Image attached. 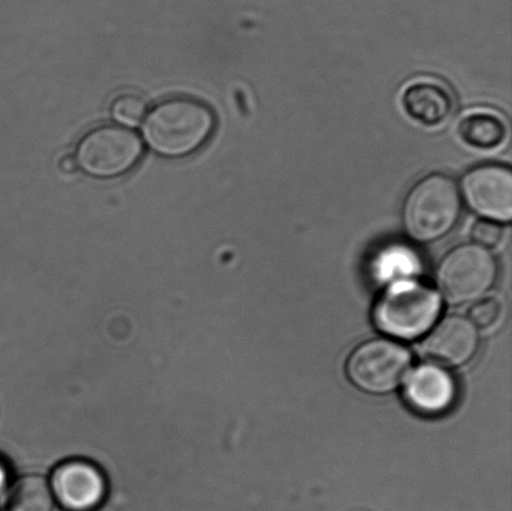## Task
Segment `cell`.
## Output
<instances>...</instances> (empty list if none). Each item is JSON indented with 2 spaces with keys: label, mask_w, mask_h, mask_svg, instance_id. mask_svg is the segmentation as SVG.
I'll return each mask as SVG.
<instances>
[{
  "label": "cell",
  "mask_w": 512,
  "mask_h": 511,
  "mask_svg": "<svg viewBox=\"0 0 512 511\" xmlns=\"http://www.w3.org/2000/svg\"><path fill=\"white\" fill-rule=\"evenodd\" d=\"M213 110L198 100L173 98L155 105L143 120V138L153 152L187 157L202 148L215 129Z\"/></svg>",
  "instance_id": "cell-1"
},
{
  "label": "cell",
  "mask_w": 512,
  "mask_h": 511,
  "mask_svg": "<svg viewBox=\"0 0 512 511\" xmlns=\"http://www.w3.org/2000/svg\"><path fill=\"white\" fill-rule=\"evenodd\" d=\"M461 195L458 184L449 175L431 174L421 179L406 197L403 225L409 238L431 243L444 238L458 224Z\"/></svg>",
  "instance_id": "cell-2"
},
{
  "label": "cell",
  "mask_w": 512,
  "mask_h": 511,
  "mask_svg": "<svg viewBox=\"0 0 512 511\" xmlns=\"http://www.w3.org/2000/svg\"><path fill=\"white\" fill-rule=\"evenodd\" d=\"M439 295L415 280H396L376 302L375 327L390 337L413 340L428 332L439 318Z\"/></svg>",
  "instance_id": "cell-3"
},
{
  "label": "cell",
  "mask_w": 512,
  "mask_h": 511,
  "mask_svg": "<svg viewBox=\"0 0 512 511\" xmlns=\"http://www.w3.org/2000/svg\"><path fill=\"white\" fill-rule=\"evenodd\" d=\"M499 265L493 253L478 244L450 250L436 269V285L451 304L478 302L493 289Z\"/></svg>",
  "instance_id": "cell-4"
},
{
  "label": "cell",
  "mask_w": 512,
  "mask_h": 511,
  "mask_svg": "<svg viewBox=\"0 0 512 511\" xmlns=\"http://www.w3.org/2000/svg\"><path fill=\"white\" fill-rule=\"evenodd\" d=\"M411 367L408 349L383 338L366 340L350 353L345 364L349 382L369 395H388L404 383Z\"/></svg>",
  "instance_id": "cell-5"
},
{
  "label": "cell",
  "mask_w": 512,
  "mask_h": 511,
  "mask_svg": "<svg viewBox=\"0 0 512 511\" xmlns=\"http://www.w3.org/2000/svg\"><path fill=\"white\" fill-rule=\"evenodd\" d=\"M144 145L129 128L103 125L90 130L78 143V168L95 178L119 177L132 170L142 158Z\"/></svg>",
  "instance_id": "cell-6"
},
{
  "label": "cell",
  "mask_w": 512,
  "mask_h": 511,
  "mask_svg": "<svg viewBox=\"0 0 512 511\" xmlns=\"http://www.w3.org/2000/svg\"><path fill=\"white\" fill-rule=\"evenodd\" d=\"M50 492L65 511H95L107 497L108 484L94 463L70 459L54 469Z\"/></svg>",
  "instance_id": "cell-7"
},
{
  "label": "cell",
  "mask_w": 512,
  "mask_h": 511,
  "mask_svg": "<svg viewBox=\"0 0 512 511\" xmlns=\"http://www.w3.org/2000/svg\"><path fill=\"white\" fill-rule=\"evenodd\" d=\"M463 193L470 208L485 219L510 222L512 174L505 165L485 164L470 170L463 179Z\"/></svg>",
  "instance_id": "cell-8"
},
{
  "label": "cell",
  "mask_w": 512,
  "mask_h": 511,
  "mask_svg": "<svg viewBox=\"0 0 512 511\" xmlns=\"http://www.w3.org/2000/svg\"><path fill=\"white\" fill-rule=\"evenodd\" d=\"M480 344L479 329L470 319L449 315L431 330L421 345V352L431 362L460 368L478 355Z\"/></svg>",
  "instance_id": "cell-9"
},
{
  "label": "cell",
  "mask_w": 512,
  "mask_h": 511,
  "mask_svg": "<svg viewBox=\"0 0 512 511\" xmlns=\"http://www.w3.org/2000/svg\"><path fill=\"white\" fill-rule=\"evenodd\" d=\"M456 383L444 369L435 365H421L410 375L405 387V399L415 412L439 415L453 407Z\"/></svg>",
  "instance_id": "cell-10"
},
{
  "label": "cell",
  "mask_w": 512,
  "mask_h": 511,
  "mask_svg": "<svg viewBox=\"0 0 512 511\" xmlns=\"http://www.w3.org/2000/svg\"><path fill=\"white\" fill-rule=\"evenodd\" d=\"M401 103L414 122L426 128L443 124L454 112V98L445 85L435 80H418L405 88Z\"/></svg>",
  "instance_id": "cell-11"
},
{
  "label": "cell",
  "mask_w": 512,
  "mask_h": 511,
  "mask_svg": "<svg viewBox=\"0 0 512 511\" xmlns=\"http://www.w3.org/2000/svg\"><path fill=\"white\" fill-rule=\"evenodd\" d=\"M458 134L468 147L484 152L498 149L509 135L508 123L494 112H471L460 119Z\"/></svg>",
  "instance_id": "cell-12"
},
{
  "label": "cell",
  "mask_w": 512,
  "mask_h": 511,
  "mask_svg": "<svg viewBox=\"0 0 512 511\" xmlns=\"http://www.w3.org/2000/svg\"><path fill=\"white\" fill-rule=\"evenodd\" d=\"M53 504L47 480L40 475H27L12 485L0 511H52Z\"/></svg>",
  "instance_id": "cell-13"
},
{
  "label": "cell",
  "mask_w": 512,
  "mask_h": 511,
  "mask_svg": "<svg viewBox=\"0 0 512 511\" xmlns=\"http://www.w3.org/2000/svg\"><path fill=\"white\" fill-rule=\"evenodd\" d=\"M147 109V104L142 98L133 94H124L114 100L110 112L115 122L134 128L147 117Z\"/></svg>",
  "instance_id": "cell-14"
},
{
  "label": "cell",
  "mask_w": 512,
  "mask_h": 511,
  "mask_svg": "<svg viewBox=\"0 0 512 511\" xmlns=\"http://www.w3.org/2000/svg\"><path fill=\"white\" fill-rule=\"evenodd\" d=\"M503 314V307L498 299L479 300L470 308L469 319L476 328L489 329L494 327Z\"/></svg>",
  "instance_id": "cell-15"
},
{
  "label": "cell",
  "mask_w": 512,
  "mask_h": 511,
  "mask_svg": "<svg viewBox=\"0 0 512 511\" xmlns=\"http://www.w3.org/2000/svg\"><path fill=\"white\" fill-rule=\"evenodd\" d=\"M504 238V229L501 224L490 219L478 220L471 228V239L474 244L483 248L498 247Z\"/></svg>",
  "instance_id": "cell-16"
},
{
  "label": "cell",
  "mask_w": 512,
  "mask_h": 511,
  "mask_svg": "<svg viewBox=\"0 0 512 511\" xmlns=\"http://www.w3.org/2000/svg\"><path fill=\"white\" fill-rule=\"evenodd\" d=\"M60 168L64 173H74L78 169L77 160L72 155H67V157L60 160Z\"/></svg>",
  "instance_id": "cell-17"
}]
</instances>
